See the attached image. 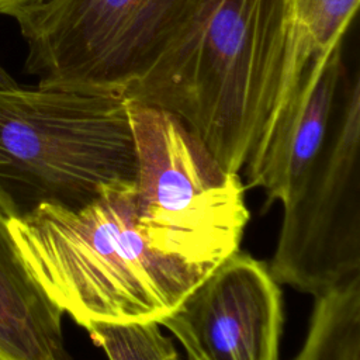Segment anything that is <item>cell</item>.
<instances>
[{
    "instance_id": "1",
    "label": "cell",
    "mask_w": 360,
    "mask_h": 360,
    "mask_svg": "<svg viewBox=\"0 0 360 360\" xmlns=\"http://www.w3.org/2000/svg\"><path fill=\"white\" fill-rule=\"evenodd\" d=\"M292 38L291 0H202L124 97L176 115L239 173L285 98Z\"/></svg>"
},
{
    "instance_id": "2",
    "label": "cell",
    "mask_w": 360,
    "mask_h": 360,
    "mask_svg": "<svg viewBox=\"0 0 360 360\" xmlns=\"http://www.w3.org/2000/svg\"><path fill=\"white\" fill-rule=\"evenodd\" d=\"M8 231L41 290L77 325L158 322L210 269L153 249L136 226L134 181L70 210L41 204Z\"/></svg>"
},
{
    "instance_id": "3",
    "label": "cell",
    "mask_w": 360,
    "mask_h": 360,
    "mask_svg": "<svg viewBox=\"0 0 360 360\" xmlns=\"http://www.w3.org/2000/svg\"><path fill=\"white\" fill-rule=\"evenodd\" d=\"M135 174L124 96L38 84L0 90V191L17 215L41 204L80 208Z\"/></svg>"
},
{
    "instance_id": "4",
    "label": "cell",
    "mask_w": 360,
    "mask_h": 360,
    "mask_svg": "<svg viewBox=\"0 0 360 360\" xmlns=\"http://www.w3.org/2000/svg\"><path fill=\"white\" fill-rule=\"evenodd\" d=\"M127 103L138 229L153 249L212 270L239 250L249 221L239 173L224 169L176 115Z\"/></svg>"
},
{
    "instance_id": "5",
    "label": "cell",
    "mask_w": 360,
    "mask_h": 360,
    "mask_svg": "<svg viewBox=\"0 0 360 360\" xmlns=\"http://www.w3.org/2000/svg\"><path fill=\"white\" fill-rule=\"evenodd\" d=\"M202 0H44L15 11L38 86L124 96Z\"/></svg>"
},
{
    "instance_id": "6",
    "label": "cell",
    "mask_w": 360,
    "mask_h": 360,
    "mask_svg": "<svg viewBox=\"0 0 360 360\" xmlns=\"http://www.w3.org/2000/svg\"><path fill=\"white\" fill-rule=\"evenodd\" d=\"M278 284L318 297L360 274V77L346 79L326 142L283 204L267 266Z\"/></svg>"
},
{
    "instance_id": "7",
    "label": "cell",
    "mask_w": 360,
    "mask_h": 360,
    "mask_svg": "<svg viewBox=\"0 0 360 360\" xmlns=\"http://www.w3.org/2000/svg\"><path fill=\"white\" fill-rule=\"evenodd\" d=\"M283 322L280 284L263 262L238 250L159 325L188 360H278Z\"/></svg>"
},
{
    "instance_id": "8",
    "label": "cell",
    "mask_w": 360,
    "mask_h": 360,
    "mask_svg": "<svg viewBox=\"0 0 360 360\" xmlns=\"http://www.w3.org/2000/svg\"><path fill=\"white\" fill-rule=\"evenodd\" d=\"M346 79L342 42L307 63L267 121L245 163L249 186L264 191V208L284 204L318 158Z\"/></svg>"
},
{
    "instance_id": "9",
    "label": "cell",
    "mask_w": 360,
    "mask_h": 360,
    "mask_svg": "<svg viewBox=\"0 0 360 360\" xmlns=\"http://www.w3.org/2000/svg\"><path fill=\"white\" fill-rule=\"evenodd\" d=\"M17 215L0 191V360H72L63 312L24 266L8 231Z\"/></svg>"
},
{
    "instance_id": "10",
    "label": "cell",
    "mask_w": 360,
    "mask_h": 360,
    "mask_svg": "<svg viewBox=\"0 0 360 360\" xmlns=\"http://www.w3.org/2000/svg\"><path fill=\"white\" fill-rule=\"evenodd\" d=\"M292 360H360V274L315 297L304 343Z\"/></svg>"
},
{
    "instance_id": "11",
    "label": "cell",
    "mask_w": 360,
    "mask_h": 360,
    "mask_svg": "<svg viewBox=\"0 0 360 360\" xmlns=\"http://www.w3.org/2000/svg\"><path fill=\"white\" fill-rule=\"evenodd\" d=\"M360 0H291L294 38L287 94L307 63L343 42Z\"/></svg>"
},
{
    "instance_id": "12",
    "label": "cell",
    "mask_w": 360,
    "mask_h": 360,
    "mask_svg": "<svg viewBox=\"0 0 360 360\" xmlns=\"http://www.w3.org/2000/svg\"><path fill=\"white\" fill-rule=\"evenodd\" d=\"M89 336L108 360H181L158 322L96 323Z\"/></svg>"
},
{
    "instance_id": "13",
    "label": "cell",
    "mask_w": 360,
    "mask_h": 360,
    "mask_svg": "<svg viewBox=\"0 0 360 360\" xmlns=\"http://www.w3.org/2000/svg\"><path fill=\"white\" fill-rule=\"evenodd\" d=\"M41 1H44V0H0V14L10 17L15 11H18L24 7L41 3Z\"/></svg>"
},
{
    "instance_id": "14",
    "label": "cell",
    "mask_w": 360,
    "mask_h": 360,
    "mask_svg": "<svg viewBox=\"0 0 360 360\" xmlns=\"http://www.w3.org/2000/svg\"><path fill=\"white\" fill-rule=\"evenodd\" d=\"M17 86H18V83L13 79V76L0 63V90H8V89H14Z\"/></svg>"
}]
</instances>
